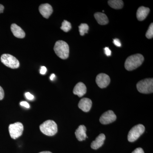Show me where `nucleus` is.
Returning <instances> with one entry per match:
<instances>
[{
    "label": "nucleus",
    "mask_w": 153,
    "mask_h": 153,
    "mask_svg": "<svg viewBox=\"0 0 153 153\" xmlns=\"http://www.w3.org/2000/svg\"><path fill=\"white\" fill-rule=\"evenodd\" d=\"M89 30V27L86 24H81L79 26V31L80 36H83L87 33Z\"/></svg>",
    "instance_id": "nucleus-19"
},
{
    "label": "nucleus",
    "mask_w": 153,
    "mask_h": 153,
    "mask_svg": "<svg viewBox=\"0 0 153 153\" xmlns=\"http://www.w3.org/2000/svg\"><path fill=\"white\" fill-rule=\"evenodd\" d=\"M117 117L111 110H108L102 115L100 118V122L102 124L106 125L112 123L116 120Z\"/></svg>",
    "instance_id": "nucleus-8"
},
{
    "label": "nucleus",
    "mask_w": 153,
    "mask_h": 153,
    "mask_svg": "<svg viewBox=\"0 0 153 153\" xmlns=\"http://www.w3.org/2000/svg\"><path fill=\"white\" fill-rule=\"evenodd\" d=\"M91 106H92V101L89 98H82L80 100L78 103V107L79 108L85 112H88L90 111Z\"/></svg>",
    "instance_id": "nucleus-11"
},
{
    "label": "nucleus",
    "mask_w": 153,
    "mask_h": 153,
    "mask_svg": "<svg viewBox=\"0 0 153 153\" xmlns=\"http://www.w3.org/2000/svg\"><path fill=\"white\" fill-rule=\"evenodd\" d=\"M94 18L99 25H106L108 23V19L105 14L101 13H96L94 14Z\"/></svg>",
    "instance_id": "nucleus-17"
},
{
    "label": "nucleus",
    "mask_w": 153,
    "mask_h": 153,
    "mask_svg": "<svg viewBox=\"0 0 153 153\" xmlns=\"http://www.w3.org/2000/svg\"><path fill=\"white\" fill-rule=\"evenodd\" d=\"M86 90L87 89L85 84L82 82H79L74 86L73 92L74 94L80 97L86 93Z\"/></svg>",
    "instance_id": "nucleus-12"
},
{
    "label": "nucleus",
    "mask_w": 153,
    "mask_h": 153,
    "mask_svg": "<svg viewBox=\"0 0 153 153\" xmlns=\"http://www.w3.org/2000/svg\"><path fill=\"white\" fill-rule=\"evenodd\" d=\"M1 60L4 65L11 68H17L20 66L18 59L10 54H3L1 56Z\"/></svg>",
    "instance_id": "nucleus-6"
},
{
    "label": "nucleus",
    "mask_w": 153,
    "mask_h": 153,
    "mask_svg": "<svg viewBox=\"0 0 153 153\" xmlns=\"http://www.w3.org/2000/svg\"><path fill=\"white\" fill-rule=\"evenodd\" d=\"M132 153H144V152L142 148H138L135 149Z\"/></svg>",
    "instance_id": "nucleus-25"
},
{
    "label": "nucleus",
    "mask_w": 153,
    "mask_h": 153,
    "mask_svg": "<svg viewBox=\"0 0 153 153\" xmlns=\"http://www.w3.org/2000/svg\"><path fill=\"white\" fill-rule=\"evenodd\" d=\"M4 92L2 88L0 86V100H2L4 97Z\"/></svg>",
    "instance_id": "nucleus-26"
},
{
    "label": "nucleus",
    "mask_w": 153,
    "mask_h": 153,
    "mask_svg": "<svg viewBox=\"0 0 153 153\" xmlns=\"http://www.w3.org/2000/svg\"><path fill=\"white\" fill-rule=\"evenodd\" d=\"M145 130L144 126L138 124L134 126L130 130L128 135V140L130 142H133L141 135Z\"/></svg>",
    "instance_id": "nucleus-5"
},
{
    "label": "nucleus",
    "mask_w": 153,
    "mask_h": 153,
    "mask_svg": "<svg viewBox=\"0 0 153 153\" xmlns=\"http://www.w3.org/2000/svg\"><path fill=\"white\" fill-rule=\"evenodd\" d=\"M9 130L11 138L16 139L22 135L24 131V126L20 122L11 124L9 126Z\"/></svg>",
    "instance_id": "nucleus-7"
},
{
    "label": "nucleus",
    "mask_w": 153,
    "mask_h": 153,
    "mask_svg": "<svg viewBox=\"0 0 153 153\" xmlns=\"http://www.w3.org/2000/svg\"><path fill=\"white\" fill-rule=\"evenodd\" d=\"M144 58L140 54L131 55L127 58L125 63V67L127 70L132 71L136 69L142 64Z\"/></svg>",
    "instance_id": "nucleus-1"
},
{
    "label": "nucleus",
    "mask_w": 153,
    "mask_h": 153,
    "mask_svg": "<svg viewBox=\"0 0 153 153\" xmlns=\"http://www.w3.org/2000/svg\"><path fill=\"white\" fill-rule=\"evenodd\" d=\"M96 82L99 87L101 88H105L109 85L110 82V78L107 74L100 73L97 76Z\"/></svg>",
    "instance_id": "nucleus-9"
},
{
    "label": "nucleus",
    "mask_w": 153,
    "mask_h": 153,
    "mask_svg": "<svg viewBox=\"0 0 153 153\" xmlns=\"http://www.w3.org/2000/svg\"><path fill=\"white\" fill-rule=\"evenodd\" d=\"M137 90L141 93H153V78H147L140 80L137 83Z\"/></svg>",
    "instance_id": "nucleus-4"
},
{
    "label": "nucleus",
    "mask_w": 153,
    "mask_h": 153,
    "mask_svg": "<svg viewBox=\"0 0 153 153\" xmlns=\"http://www.w3.org/2000/svg\"><path fill=\"white\" fill-rule=\"evenodd\" d=\"M55 75L54 74H51V76H50V79L51 80H53L54 78H55Z\"/></svg>",
    "instance_id": "nucleus-30"
},
{
    "label": "nucleus",
    "mask_w": 153,
    "mask_h": 153,
    "mask_svg": "<svg viewBox=\"0 0 153 153\" xmlns=\"http://www.w3.org/2000/svg\"><path fill=\"white\" fill-rule=\"evenodd\" d=\"M150 12L149 8L142 6L138 9L137 12V18L139 21H143L147 17Z\"/></svg>",
    "instance_id": "nucleus-13"
},
{
    "label": "nucleus",
    "mask_w": 153,
    "mask_h": 153,
    "mask_svg": "<svg viewBox=\"0 0 153 153\" xmlns=\"http://www.w3.org/2000/svg\"><path fill=\"white\" fill-rule=\"evenodd\" d=\"M86 128L85 126L80 125L75 131V134L77 139L79 141L84 140L88 137L86 134Z\"/></svg>",
    "instance_id": "nucleus-15"
},
{
    "label": "nucleus",
    "mask_w": 153,
    "mask_h": 153,
    "mask_svg": "<svg viewBox=\"0 0 153 153\" xmlns=\"http://www.w3.org/2000/svg\"><path fill=\"white\" fill-rule=\"evenodd\" d=\"M41 131L44 134L52 136L57 133V126L54 121L48 120L43 123L40 126Z\"/></svg>",
    "instance_id": "nucleus-3"
},
{
    "label": "nucleus",
    "mask_w": 153,
    "mask_h": 153,
    "mask_svg": "<svg viewBox=\"0 0 153 153\" xmlns=\"http://www.w3.org/2000/svg\"><path fill=\"white\" fill-rule=\"evenodd\" d=\"M105 136L104 134H101L97 137L95 140L93 141L91 143V148L93 149H97L101 147L104 143Z\"/></svg>",
    "instance_id": "nucleus-14"
},
{
    "label": "nucleus",
    "mask_w": 153,
    "mask_h": 153,
    "mask_svg": "<svg viewBox=\"0 0 153 153\" xmlns=\"http://www.w3.org/2000/svg\"><path fill=\"white\" fill-rule=\"evenodd\" d=\"M11 30L15 37L19 38H23L25 37V33L22 28L15 24L11 26Z\"/></svg>",
    "instance_id": "nucleus-16"
},
{
    "label": "nucleus",
    "mask_w": 153,
    "mask_h": 153,
    "mask_svg": "<svg viewBox=\"0 0 153 153\" xmlns=\"http://www.w3.org/2000/svg\"><path fill=\"white\" fill-rule=\"evenodd\" d=\"M25 96L29 100H33L34 98V96L33 94H31L30 92H27L25 93Z\"/></svg>",
    "instance_id": "nucleus-24"
},
{
    "label": "nucleus",
    "mask_w": 153,
    "mask_h": 153,
    "mask_svg": "<svg viewBox=\"0 0 153 153\" xmlns=\"http://www.w3.org/2000/svg\"><path fill=\"white\" fill-rule=\"evenodd\" d=\"M4 7L2 5L0 4V13H3V11H4Z\"/></svg>",
    "instance_id": "nucleus-29"
},
{
    "label": "nucleus",
    "mask_w": 153,
    "mask_h": 153,
    "mask_svg": "<svg viewBox=\"0 0 153 153\" xmlns=\"http://www.w3.org/2000/svg\"><path fill=\"white\" fill-rule=\"evenodd\" d=\"M113 43L116 47H121V43L119 39H117V38L114 39Z\"/></svg>",
    "instance_id": "nucleus-22"
},
{
    "label": "nucleus",
    "mask_w": 153,
    "mask_h": 153,
    "mask_svg": "<svg viewBox=\"0 0 153 153\" xmlns=\"http://www.w3.org/2000/svg\"><path fill=\"white\" fill-rule=\"evenodd\" d=\"M146 37L148 39H151L153 37V24L152 23L148 28L146 34Z\"/></svg>",
    "instance_id": "nucleus-21"
},
{
    "label": "nucleus",
    "mask_w": 153,
    "mask_h": 153,
    "mask_svg": "<svg viewBox=\"0 0 153 153\" xmlns=\"http://www.w3.org/2000/svg\"><path fill=\"white\" fill-rule=\"evenodd\" d=\"M104 52L105 55L107 56H110L111 55V52L109 48L108 47H105L104 48Z\"/></svg>",
    "instance_id": "nucleus-23"
},
{
    "label": "nucleus",
    "mask_w": 153,
    "mask_h": 153,
    "mask_svg": "<svg viewBox=\"0 0 153 153\" xmlns=\"http://www.w3.org/2000/svg\"><path fill=\"white\" fill-rule=\"evenodd\" d=\"M21 105L22 106L25 107L27 108H30V105L27 102L22 101L20 103Z\"/></svg>",
    "instance_id": "nucleus-28"
},
{
    "label": "nucleus",
    "mask_w": 153,
    "mask_h": 153,
    "mask_svg": "<svg viewBox=\"0 0 153 153\" xmlns=\"http://www.w3.org/2000/svg\"><path fill=\"white\" fill-rule=\"evenodd\" d=\"M40 13L44 18L48 19L53 13L52 6L48 4H41L39 7Z\"/></svg>",
    "instance_id": "nucleus-10"
},
{
    "label": "nucleus",
    "mask_w": 153,
    "mask_h": 153,
    "mask_svg": "<svg viewBox=\"0 0 153 153\" xmlns=\"http://www.w3.org/2000/svg\"><path fill=\"white\" fill-rule=\"evenodd\" d=\"M47 68L45 66H41V69H40V73L42 74H46L47 72Z\"/></svg>",
    "instance_id": "nucleus-27"
},
{
    "label": "nucleus",
    "mask_w": 153,
    "mask_h": 153,
    "mask_svg": "<svg viewBox=\"0 0 153 153\" xmlns=\"http://www.w3.org/2000/svg\"><path fill=\"white\" fill-rule=\"evenodd\" d=\"M39 153H52L51 152H47V151H46V152H40Z\"/></svg>",
    "instance_id": "nucleus-31"
},
{
    "label": "nucleus",
    "mask_w": 153,
    "mask_h": 153,
    "mask_svg": "<svg viewBox=\"0 0 153 153\" xmlns=\"http://www.w3.org/2000/svg\"><path fill=\"white\" fill-rule=\"evenodd\" d=\"M71 28V23L68 22V21H66V20H64L63 22H62V26L60 27L61 30H63L64 32L67 33V32L70 31Z\"/></svg>",
    "instance_id": "nucleus-20"
},
{
    "label": "nucleus",
    "mask_w": 153,
    "mask_h": 153,
    "mask_svg": "<svg viewBox=\"0 0 153 153\" xmlns=\"http://www.w3.org/2000/svg\"><path fill=\"white\" fill-rule=\"evenodd\" d=\"M108 3L110 7L116 10L122 9L123 7V2L121 0H110Z\"/></svg>",
    "instance_id": "nucleus-18"
},
{
    "label": "nucleus",
    "mask_w": 153,
    "mask_h": 153,
    "mask_svg": "<svg viewBox=\"0 0 153 153\" xmlns=\"http://www.w3.org/2000/svg\"><path fill=\"white\" fill-rule=\"evenodd\" d=\"M54 50L55 54L61 59L65 60L67 59L69 56V46L65 41H57L54 46Z\"/></svg>",
    "instance_id": "nucleus-2"
}]
</instances>
